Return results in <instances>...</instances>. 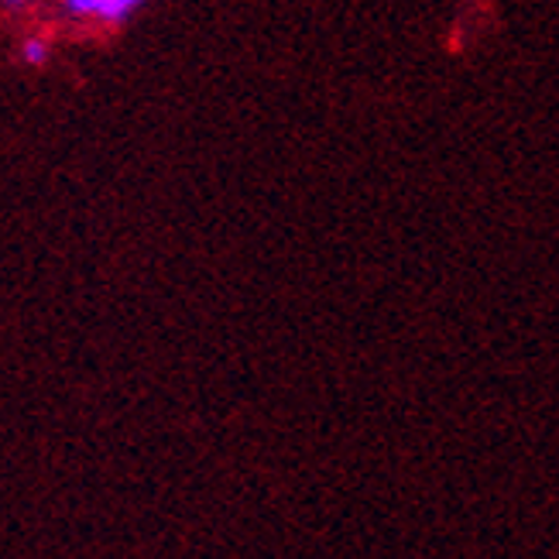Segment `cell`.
<instances>
[{"instance_id": "obj_1", "label": "cell", "mask_w": 559, "mask_h": 559, "mask_svg": "<svg viewBox=\"0 0 559 559\" xmlns=\"http://www.w3.org/2000/svg\"><path fill=\"white\" fill-rule=\"evenodd\" d=\"M59 17L72 28H90V32H114L148 4V0H52Z\"/></svg>"}, {"instance_id": "obj_3", "label": "cell", "mask_w": 559, "mask_h": 559, "mask_svg": "<svg viewBox=\"0 0 559 559\" xmlns=\"http://www.w3.org/2000/svg\"><path fill=\"white\" fill-rule=\"evenodd\" d=\"M35 4H38V0H0V8H8V11H28Z\"/></svg>"}, {"instance_id": "obj_2", "label": "cell", "mask_w": 559, "mask_h": 559, "mask_svg": "<svg viewBox=\"0 0 559 559\" xmlns=\"http://www.w3.org/2000/svg\"><path fill=\"white\" fill-rule=\"evenodd\" d=\"M52 52H56V41L48 32H28L17 41V59L28 69H45L48 62H52Z\"/></svg>"}]
</instances>
